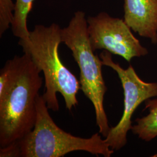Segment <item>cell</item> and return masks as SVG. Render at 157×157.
<instances>
[{
    "label": "cell",
    "instance_id": "1",
    "mask_svg": "<svg viewBox=\"0 0 157 157\" xmlns=\"http://www.w3.org/2000/svg\"><path fill=\"white\" fill-rule=\"evenodd\" d=\"M30 56H15L0 71V148L21 140L33 129L36 100L43 79Z\"/></svg>",
    "mask_w": 157,
    "mask_h": 157
},
{
    "label": "cell",
    "instance_id": "2",
    "mask_svg": "<svg viewBox=\"0 0 157 157\" xmlns=\"http://www.w3.org/2000/svg\"><path fill=\"white\" fill-rule=\"evenodd\" d=\"M37 118L33 129L21 140L0 148L1 157H62L77 151L110 157L114 151L97 133L89 138L75 136L56 125L42 95L36 100Z\"/></svg>",
    "mask_w": 157,
    "mask_h": 157
},
{
    "label": "cell",
    "instance_id": "3",
    "mask_svg": "<svg viewBox=\"0 0 157 157\" xmlns=\"http://www.w3.org/2000/svg\"><path fill=\"white\" fill-rule=\"evenodd\" d=\"M61 30L55 23L50 26L38 25L30 31L27 39H19L18 43L40 72H43L45 91L42 96L48 108L53 111L59 109L57 93L63 97L66 108L71 110L78 105L77 94L80 89L79 80L63 65L59 56Z\"/></svg>",
    "mask_w": 157,
    "mask_h": 157
},
{
    "label": "cell",
    "instance_id": "4",
    "mask_svg": "<svg viewBox=\"0 0 157 157\" xmlns=\"http://www.w3.org/2000/svg\"><path fill=\"white\" fill-rule=\"evenodd\" d=\"M61 36L62 43L72 51L78 65L80 89L94 106L99 133L106 137L111 129L104 107L107 86L102 74L101 58L95 55L90 45L85 13L76 12L67 27L61 29Z\"/></svg>",
    "mask_w": 157,
    "mask_h": 157
},
{
    "label": "cell",
    "instance_id": "5",
    "mask_svg": "<svg viewBox=\"0 0 157 157\" xmlns=\"http://www.w3.org/2000/svg\"><path fill=\"white\" fill-rule=\"evenodd\" d=\"M103 66L112 68L118 74L124 90V112L121 120L111 128L105 139L112 150L119 151L127 143V135L132 128V118L136 109L143 102L157 97V83H148L141 79L130 65L124 69L112 59V54L103 51L100 54Z\"/></svg>",
    "mask_w": 157,
    "mask_h": 157
},
{
    "label": "cell",
    "instance_id": "6",
    "mask_svg": "<svg viewBox=\"0 0 157 157\" xmlns=\"http://www.w3.org/2000/svg\"><path fill=\"white\" fill-rule=\"evenodd\" d=\"M87 19L90 45L94 51L104 50L129 62L148 54V50L132 33L124 19L111 17L106 12Z\"/></svg>",
    "mask_w": 157,
    "mask_h": 157
},
{
    "label": "cell",
    "instance_id": "7",
    "mask_svg": "<svg viewBox=\"0 0 157 157\" xmlns=\"http://www.w3.org/2000/svg\"><path fill=\"white\" fill-rule=\"evenodd\" d=\"M124 21L135 33L157 44V0H124Z\"/></svg>",
    "mask_w": 157,
    "mask_h": 157
},
{
    "label": "cell",
    "instance_id": "8",
    "mask_svg": "<svg viewBox=\"0 0 157 157\" xmlns=\"http://www.w3.org/2000/svg\"><path fill=\"white\" fill-rule=\"evenodd\" d=\"M149 113L142 118L136 119V124L131 129L133 134L144 141H150L157 137V98L145 101Z\"/></svg>",
    "mask_w": 157,
    "mask_h": 157
},
{
    "label": "cell",
    "instance_id": "9",
    "mask_svg": "<svg viewBox=\"0 0 157 157\" xmlns=\"http://www.w3.org/2000/svg\"><path fill=\"white\" fill-rule=\"evenodd\" d=\"M34 0H17L14 17L12 23V31L13 35L19 39H27L29 32L27 26V19L31 11Z\"/></svg>",
    "mask_w": 157,
    "mask_h": 157
},
{
    "label": "cell",
    "instance_id": "10",
    "mask_svg": "<svg viewBox=\"0 0 157 157\" xmlns=\"http://www.w3.org/2000/svg\"><path fill=\"white\" fill-rule=\"evenodd\" d=\"M15 4L12 0H0V36L8 30L14 17Z\"/></svg>",
    "mask_w": 157,
    "mask_h": 157
},
{
    "label": "cell",
    "instance_id": "11",
    "mask_svg": "<svg viewBox=\"0 0 157 157\" xmlns=\"http://www.w3.org/2000/svg\"><path fill=\"white\" fill-rule=\"evenodd\" d=\"M152 157H157V154H155V155H153Z\"/></svg>",
    "mask_w": 157,
    "mask_h": 157
}]
</instances>
